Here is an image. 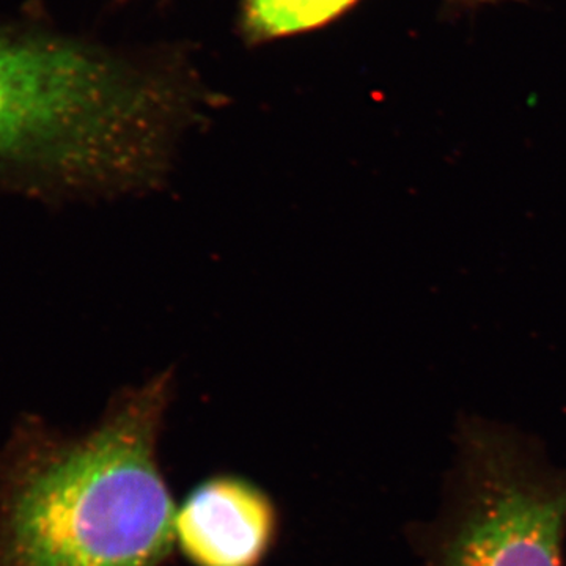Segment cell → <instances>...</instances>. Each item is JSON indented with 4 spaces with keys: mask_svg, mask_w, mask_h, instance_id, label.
Wrapping results in <instances>:
<instances>
[{
    "mask_svg": "<svg viewBox=\"0 0 566 566\" xmlns=\"http://www.w3.org/2000/svg\"><path fill=\"white\" fill-rule=\"evenodd\" d=\"M174 376L123 390L77 438L32 430L0 452V566H164L177 506L158 460Z\"/></svg>",
    "mask_w": 566,
    "mask_h": 566,
    "instance_id": "6da1fadb",
    "label": "cell"
},
{
    "mask_svg": "<svg viewBox=\"0 0 566 566\" xmlns=\"http://www.w3.org/2000/svg\"><path fill=\"white\" fill-rule=\"evenodd\" d=\"M277 532L273 499L240 475L208 476L175 513V546L192 566H260Z\"/></svg>",
    "mask_w": 566,
    "mask_h": 566,
    "instance_id": "3957f363",
    "label": "cell"
},
{
    "mask_svg": "<svg viewBox=\"0 0 566 566\" xmlns=\"http://www.w3.org/2000/svg\"><path fill=\"white\" fill-rule=\"evenodd\" d=\"M137 114L82 52L0 36V156L39 153L96 191H148L172 169V153Z\"/></svg>",
    "mask_w": 566,
    "mask_h": 566,
    "instance_id": "7a4b0ae2",
    "label": "cell"
},
{
    "mask_svg": "<svg viewBox=\"0 0 566 566\" xmlns=\"http://www.w3.org/2000/svg\"><path fill=\"white\" fill-rule=\"evenodd\" d=\"M566 494L506 485L461 527L444 566H560Z\"/></svg>",
    "mask_w": 566,
    "mask_h": 566,
    "instance_id": "277c9868",
    "label": "cell"
},
{
    "mask_svg": "<svg viewBox=\"0 0 566 566\" xmlns=\"http://www.w3.org/2000/svg\"><path fill=\"white\" fill-rule=\"evenodd\" d=\"M354 0H249V25L260 35H286L316 28L353 6Z\"/></svg>",
    "mask_w": 566,
    "mask_h": 566,
    "instance_id": "5b68a950",
    "label": "cell"
}]
</instances>
